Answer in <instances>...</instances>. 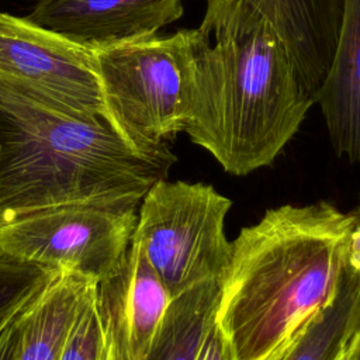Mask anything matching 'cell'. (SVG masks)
Here are the masks:
<instances>
[{"label": "cell", "mask_w": 360, "mask_h": 360, "mask_svg": "<svg viewBox=\"0 0 360 360\" xmlns=\"http://www.w3.org/2000/svg\"><path fill=\"white\" fill-rule=\"evenodd\" d=\"M232 201L204 183H155L142 198L132 240L170 295L211 278L224 280L232 255L225 218Z\"/></svg>", "instance_id": "5b68a950"}, {"label": "cell", "mask_w": 360, "mask_h": 360, "mask_svg": "<svg viewBox=\"0 0 360 360\" xmlns=\"http://www.w3.org/2000/svg\"><path fill=\"white\" fill-rule=\"evenodd\" d=\"M136 221L138 208L46 207L0 224V250L98 283L121 262Z\"/></svg>", "instance_id": "8992f818"}, {"label": "cell", "mask_w": 360, "mask_h": 360, "mask_svg": "<svg viewBox=\"0 0 360 360\" xmlns=\"http://www.w3.org/2000/svg\"><path fill=\"white\" fill-rule=\"evenodd\" d=\"M197 360H235L231 345L218 323L210 330Z\"/></svg>", "instance_id": "e0dca14e"}, {"label": "cell", "mask_w": 360, "mask_h": 360, "mask_svg": "<svg viewBox=\"0 0 360 360\" xmlns=\"http://www.w3.org/2000/svg\"><path fill=\"white\" fill-rule=\"evenodd\" d=\"M359 240L352 212L328 201L271 208L242 228L217 315L235 360H280L333 300Z\"/></svg>", "instance_id": "7a4b0ae2"}, {"label": "cell", "mask_w": 360, "mask_h": 360, "mask_svg": "<svg viewBox=\"0 0 360 360\" xmlns=\"http://www.w3.org/2000/svg\"><path fill=\"white\" fill-rule=\"evenodd\" d=\"M184 0H38L27 15L90 51L156 34L183 15Z\"/></svg>", "instance_id": "9c48e42d"}, {"label": "cell", "mask_w": 360, "mask_h": 360, "mask_svg": "<svg viewBox=\"0 0 360 360\" xmlns=\"http://www.w3.org/2000/svg\"><path fill=\"white\" fill-rule=\"evenodd\" d=\"M360 332V240L333 300L318 311L280 360H343Z\"/></svg>", "instance_id": "5bb4252c"}, {"label": "cell", "mask_w": 360, "mask_h": 360, "mask_svg": "<svg viewBox=\"0 0 360 360\" xmlns=\"http://www.w3.org/2000/svg\"><path fill=\"white\" fill-rule=\"evenodd\" d=\"M96 283L60 274L24 311L11 360H59L76 314Z\"/></svg>", "instance_id": "7c38bea8"}, {"label": "cell", "mask_w": 360, "mask_h": 360, "mask_svg": "<svg viewBox=\"0 0 360 360\" xmlns=\"http://www.w3.org/2000/svg\"><path fill=\"white\" fill-rule=\"evenodd\" d=\"M170 149L143 152L105 114L77 115L0 82V224L66 204L139 208Z\"/></svg>", "instance_id": "3957f363"}, {"label": "cell", "mask_w": 360, "mask_h": 360, "mask_svg": "<svg viewBox=\"0 0 360 360\" xmlns=\"http://www.w3.org/2000/svg\"><path fill=\"white\" fill-rule=\"evenodd\" d=\"M172 295L131 240L118 266L96 283V302L114 360H141Z\"/></svg>", "instance_id": "ba28073f"}, {"label": "cell", "mask_w": 360, "mask_h": 360, "mask_svg": "<svg viewBox=\"0 0 360 360\" xmlns=\"http://www.w3.org/2000/svg\"><path fill=\"white\" fill-rule=\"evenodd\" d=\"M100 360H114L112 354H111V350H110V346H108V343L105 340V336H104V349H103Z\"/></svg>", "instance_id": "ffe728a7"}, {"label": "cell", "mask_w": 360, "mask_h": 360, "mask_svg": "<svg viewBox=\"0 0 360 360\" xmlns=\"http://www.w3.org/2000/svg\"><path fill=\"white\" fill-rule=\"evenodd\" d=\"M60 274V270L42 266L0 250V333L25 311Z\"/></svg>", "instance_id": "9a60e30c"}, {"label": "cell", "mask_w": 360, "mask_h": 360, "mask_svg": "<svg viewBox=\"0 0 360 360\" xmlns=\"http://www.w3.org/2000/svg\"><path fill=\"white\" fill-rule=\"evenodd\" d=\"M0 82L66 112L105 114L93 51L1 11Z\"/></svg>", "instance_id": "52a82bcc"}, {"label": "cell", "mask_w": 360, "mask_h": 360, "mask_svg": "<svg viewBox=\"0 0 360 360\" xmlns=\"http://www.w3.org/2000/svg\"><path fill=\"white\" fill-rule=\"evenodd\" d=\"M103 349L104 330L96 302L94 284L76 314L59 360H100Z\"/></svg>", "instance_id": "2e32d148"}, {"label": "cell", "mask_w": 360, "mask_h": 360, "mask_svg": "<svg viewBox=\"0 0 360 360\" xmlns=\"http://www.w3.org/2000/svg\"><path fill=\"white\" fill-rule=\"evenodd\" d=\"M352 215L354 217V219H356V222H357V226L360 228V198H359V204H357V207L354 208V211L352 212Z\"/></svg>", "instance_id": "44dd1931"}, {"label": "cell", "mask_w": 360, "mask_h": 360, "mask_svg": "<svg viewBox=\"0 0 360 360\" xmlns=\"http://www.w3.org/2000/svg\"><path fill=\"white\" fill-rule=\"evenodd\" d=\"M346 354H347V353H346ZM343 360H346V356H345V359H343Z\"/></svg>", "instance_id": "7402d4cb"}, {"label": "cell", "mask_w": 360, "mask_h": 360, "mask_svg": "<svg viewBox=\"0 0 360 360\" xmlns=\"http://www.w3.org/2000/svg\"><path fill=\"white\" fill-rule=\"evenodd\" d=\"M188 45L183 132L231 174L269 166L315 103L285 41L249 0H207Z\"/></svg>", "instance_id": "6da1fadb"}, {"label": "cell", "mask_w": 360, "mask_h": 360, "mask_svg": "<svg viewBox=\"0 0 360 360\" xmlns=\"http://www.w3.org/2000/svg\"><path fill=\"white\" fill-rule=\"evenodd\" d=\"M315 103L335 152L360 165V0H342L333 58Z\"/></svg>", "instance_id": "30bf717a"}, {"label": "cell", "mask_w": 360, "mask_h": 360, "mask_svg": "<svg viewBox=\"0 0 360 360\" xmlns=\"http://www.w3.org/2000/svg\"><path fill=\"white\" fill-rule=\"evenodd\" d=\"M346 360H360V332L353 339V342L347 350Z\"/></svg>", "instance_id": "d6986e66"}, {"label": "cell", "mask_w": 360, "mask_h": 360, "mask_svg": "<svg viewBox=\"0 0 360 360\" xmlns=\"http://www.w3.org/2000/svg\"><path fill=\"white\" fill-rule=\"evenodd\" d=\"M105 115L135 148L167 149L184 131L191 94L188 30L93 51Z\"/></svg>", "instance_id": "277c9868"}, {"label": "cell", "mask_w": 360, "mask_h": 360, "mask_svg": "<svg viewBox=\"0 0 360 360\" xmlns=\"http://www.w3.org/2000/svg\"><path fill=\"white\" fill-rule=\"evenodd\" d=\"M285 41L309 91L321 87L336 46L342 0H249Z\"/></svg>", "instance_id": "8fae6325"}, {"label": "cell", "mask_w": 360, "mask_h": 360, "mask_svg": "<svg viewBox=\"0 0 360 360\" xmlns=\"http://www.w3.org/2000/svg\"><path fill=\"white\" fill-rule=\"evenodd\" d=\"M224 280H204L173 295L141 360H197L217 323Z\"/></svg>", "instance_id": "4fadbf2b"}, {"label": "cell", "mask_w": 360, "mask_h": 360, "mask_svg": "<svg viewBox=\"0 0 360 360\" xmlns=\"http://www.w3.org/2000/svg\"><path fill=\"white\" fill-rule=\"evenodd\" d=\"M24 311L13 319L0 333V360H11L13 353L18 340L20 326H21V316Z\"/></svg>", "instance_id": "ac0fdd59"}]
</instances>
